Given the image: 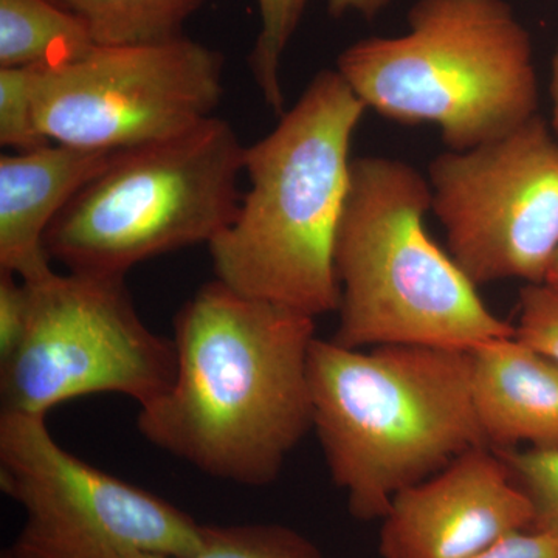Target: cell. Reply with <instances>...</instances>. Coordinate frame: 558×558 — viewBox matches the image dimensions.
<instances>
[{"label": "cell", "mask_w": 558, "mask_h": 558, "mask_svg": "<svg viewBox=\"0 0 558 558\" xmlns=\"http://www.w3.org/2000/svg\"><path fill=\"white\" fill-rule=\"evenodd\" d=\"M515 337L558 365V290L553 286L526 284L520 290V315Z\"/></svg>", "instance_id": "obj_20"}, {"label": "cell", "mask_w": 558, "mask_h": 558, "mask_svg": "<svg viewBox=\"0 0 558 558\" xmlns=\"http://www.w3.org/2000/svg\"><path fill=\"white\" fill-rule=\"evenodd\" d=\"M49 143L36 119L33 68L0 69V145L20 153Z\"/></svg>", "instance_id": "obj_18"}, {"label": "cell", "mask_w": 558, "mask_h": 558, "mask_svg": "<svg viewBox=\"0 0 558 558\" xmlns=\"http://www.w3.org/2000/svg\"><path fill=\"white\" fill-rule=\"evenodd\" d=\"M337 72L366 109L433 124L450 150L478 148L538 116L531 35L506 0H417L409 32L352 44Z\"/></svg>", "instance_id": "obj_5"}, {"label": "cell", "mask_w": 558, "mask_h": 558, "mask_svg": "<svg viewBox=\"0 0 558 558\" xmlns=\"http://www.w3.org/2000/svg\"><path fill=\"white\" fill-rule=\"evenodd\" d=\"M427 178L407 161L352 159L349 189L337 230L341 347L421 344L473 351L515 336L497 317L468 275L429 236Z\"/></svg>", "instance_id": "obj_4"}, {"label": "cell", "mask_w": 558, "mask_h": 558, "mask_svg": "<svg viewBox=\"0 0 558 558\" xmlns=\"http://www.w3.org/2000/svg\"><path fill=\"white\" fill-rule=\"evenodd\" d=\"M94 558H174L145 553H110ZM185 558H326L299 532L282 524H205L199 553Z\"/></svg>", "instance_id": "obj_16"}, {"label": "cell", "mask_w": 558, "mask_h": 558, "mask_svg": "<svg viewBox=\"0 0 558 558\" xmlns=\"http://www.w3.org/2000/svg\"><path fill=\"white\" fill-rule=\"evenodd\" d=\"M94 46L86 25L53 0H0V69L51 68Z\"/></svg>", "instance_id": "obj_14"}, {"label": "cell", "mask_w": 558, "mask_h": 558, "mask_svg": "<svg viewBox=\"0 0 558 558\" xmlns=\"http://www.w3.org/2000/svg\"><path fill=\"white\" fill-rule=\"evenodd\" d=\"M78 17L95 46H137L182 38L205 0H53Z\"/></svg>", "instance_id": "obj_15"}, {"label": "cell", "mask_w": 558, "mask_h": 558, "mask_svg": "<svg viewBox=\"0 0 558 558\" xmlns=\"http://www.w3.org/2000/svg\"><path fill=\"white\" fill-rule=\"evenodd\" d=\"M328 10L333 16L341 17L347 14H359L365 20H373L387 9L391 0H326Z\"/></svg>", "instance_id": "obj_23"}, {"label": "cell", "mask_w": 558, "mask_h": 558, "mask_svg": "<svg viewBox=\"0 0 558 558\" xmlns=\"http://www.w3.org/2000/svg\"><path fill=\"white\" fill-rule=\"evenodd\" d=\"M472 558H558V537L538 529H523L499 538Z\"/></svg>", "instance_id": "obj_22"}, {"label": "cell", "mask_w": 558, "mask_h": 558, "mask_svg": "<svg viewBox=\"0 0 558 558\" xmlns=\"http://www.w3.org/2000/svg\"><path fill=\"white\" fill-rule=\"evenodd\" d=\"M546 284L553 286L554 289L558 290V253L554 258L553 266H550L548 278H546Z\"/></svg>", "instance_id": "obj_25"}, {"label": "cell", "mask_w": 558, "mask_h": 558, "mask_svg": "<svg viewBox=\"0 0 558 558\" xmlns=\"http://www.w3.org/2000/svg\"><path fill=\"white\" fill-rule=\"evenodd\" d=\"M534 526V508L508 462L473 447L429 478L403 488L381 519V558H472Z\"/></svg>", "instance_id": "obj_11"}, {"label": "cell", "mask_w": 558, "mask_h": 558, "mask_svg": "<svg viewBox=\"0 0 558 558\" xmlns=\"http://www.w3.org/2000/svg\"><path fill=\"white\" fill-rule=\"evenodd\" d=\"M314 429L352 517L381 520L392 498L473 447L488 446L472 395V354L315 339Z\"/></svg>", "instance_id": "obj_3"}, {"label": "cell", "mask_w": 558, "mask_h": 558, "mask_svg": "<svg viewBox=\"0 0 558 558\" xmlns=\"http://www.w3.org/2000/svg\"><path fill=\"white\" fill-rule=\"evenodd\" d=\"M0 558H33L28 556L27 553H24L21 548H17L16 545L10 546L9 549H3L2 556Z\"/></svg>", "instance_id": "obj_26"}, {"label": "cell", "mask_w": 558, "mask_h": 558, "mask_svg": "<svg viewBox=\"0 0 558 558\" xmlns=\"http://www.w3.org/2000/svg\"><path fill=\"white\" fill-rule=\"evenodd\" d=\"M432 209L451 258L481 286L542 284L558 253V137L542 116L428 167Z\"/></svg>", "instance_id": "obj_10"}, {"label": "cell", "mask_w": 558, "mask_h": 558, "mask_svg": "<svg viewBox=\"0 0 558 558\" xmlns=\"http://www.w3.org/2000/svg\"><path fill=\"white\" fill-rule=\"evenodd\" d=\"M112 154L51 142L0 157V269L27 279L51 267L47 231Z\"/></svg>", "instance_id": "obj_12"}, {"label": "cell", "mask_w": 558, "mask_h": 558, "mask_svg": "<svg viewBox=\"0 0 558 558\" xmlns=\"http://www.w3.org/2000/svg\"><path fill=\"white\" fill-rule=\"evenodd\" d=\"M35 72L36 119L53 143L123 150L178 137L215 116L223 60L186 38L94 46Z\"/></svg>", "instance_id": "obj_9"}, {"label": "cell", "mask_w": 558, "mask_h": 558, "mask_svg": "<svg viewBox=\"0 0 558 558\" xmlns=\"http://www.w3.org/2000/svg\"><path fill=\"white\" fill-rule=\"evenodd\" d=\"M28 292L16 274L0 269V362L10 357L24 337Z\"/></svg>", "instance_id": "obj_21"}, {"label": "cell", "mask_w": 558, "mask_h": 558, "mask_svg": "<svg viewBox=\"0 0 558 558\" xmlns=\"http://www.w3.org/2000/svg\"><path fill=\"white\" fill-rule=\"evenodd\" d=\"M22 281L28 319L0 362V413L47 417L68 400L105 392L145 407L171 387L174 341L140 318L124 277L49 267Z\"/></svg>", "instance_id": "obj_7"}, {"label": "cell", "mask_w": 558, "mask_h": 558, "mask_svg": "<svg viewBox=\"0 0 558 558\" xmlns=\"http://www.w3.org/2000/svg\"><path fill=\"white\" fill-rule=\"evenodd\" d=\"M244 154L218 117L116 150L51 223L44 241L50 259L69 271L126 277L145 260L209 245L240 211Z\"/></svg>", "instance_id": "obj_6"}, {"label": "cell", "mask_w": 558, "mask_h": 558, "mask_svg": "<svg viewBox=\"0 0 558 558\" xmlns=\"http://www.w3.org/2000/svg\"><path fill=\"white\" fill-rule=\"evenodd\" d=\"M260 32L250 54V69L264 101L274 112L284 113L281 65L292 36L310 0H256Z\"/></svg>", "instance_id": "obj_17"}, {"label": "cell", "mask_w": 558, "mask_h": 558, "mask_svg": "<svg viewBox=\"0 0 558 558\" xmlns=\"http://www.w3.org/2000/svg\"><path fill=\"white\" fill-rule=\"evenodd\" d=\"M315 318L215 281L174 318V380L140 407L143 438L211 478L277 481L314 429L310 355Z\"/></svg>", "instance_id": "obj_1"}, {"label": "cell", "mask_w": 558, "mask_h": 558, "mask_svg": "<svg viewBox=\"0 0 558 558\" xmlns=\"http://www.w3.org/2000/svg\"><path fill=\"white\" fill-rule=\"evenodd\" d=\"M0 488L24 509L14 545L33 558H185L204 545L205 524L62 449L44 416L0 413Z\"/></svg>", "instance_id": "obj_8"}, {"label": "cell", "mask_w": 558, "mask_h": 558, "mask_svg": "<svg viewBox=\"0 0 558 558\" xmlns=\"http://www.w3.org/2000/svg\"><path fill=\"white\" fill-rule=\"evenodd\" d=\"M550 98H553V119L550 128L558 137V46L553 58V78H550Z\"/></svg>", "instance_id": "obj_24"}, {"label": "cell", "mask_w": 558, "mask_h": 558, "mask_svg": "<svg viewBox=\"0 0 558 558\" xmlns=\"http://www.w3.org/2000/svg\"><path fill=\"white\" fill-rule=\"evenodd\" d=\"M534 508V529L558 537V450H497Z\"/></svg>", "instance_id": "obj_19"}, {"label": "cell", "mask_w": 558, "mask_h": 558, "mask_svg": "<svg viewBox=\"0 0 558 558\" xmlns=\"http://www.w3.org/2000/svg\"><path fill=\"white\" fill-rule=\"evenodd\" d=\"M365 110L337 70H323L270 134L245 146L248 191L208 245L218 281L312 318L339 310L337 230Z\"/></svg>", "instance_id": "obj_2"}, {"label": "cell", "mask_w": 558, "mask_h": 558, "mask_svg": "<svg viewBox=\"0 0 558 558\" xmlns=\"http://www.w3.org/2000/svg\"><path fill=\"white\" fill-rule=\"evenodd\" d=\"M472 354V395L488 447L558 450V365L515 336Z\"/></svg>", "instance_id": "obj_13"}]
</instances>
